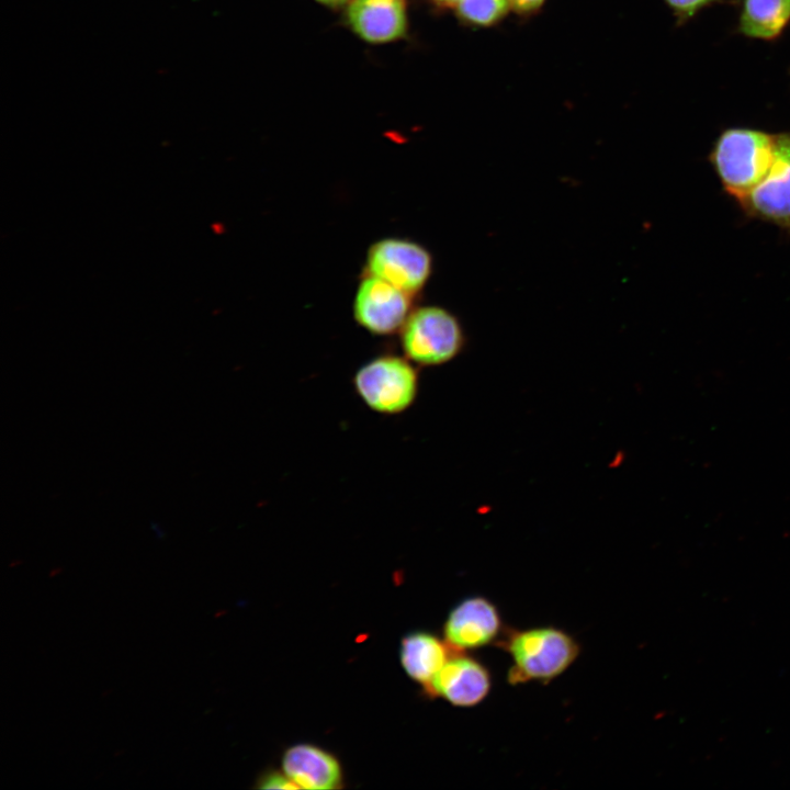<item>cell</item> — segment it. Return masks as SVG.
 <instances>
[{
    "mask_svg": "<svg viewBox=\"0 0 790 790\" xmlns=\"http://www.w3.org/2000/svg\"><path fill=\"white\" fill-rule=\"evenodd\" d=\"M511 659L510 685L546 684L566 672L580 653L578 642L556 627L507 629L497 642Z\"/></svg>",
    "mask_w": 790,
    "mask_h": 790,
    "instance_id": "6da1fadb",
    "label": "cell"
},
{
    "mask_svg": "<svg viewBox=\"0 0 790 790\" xmlns=\"http://www.w3.org/2000/svg\"><path fill=\"white\" fill-rule=\"evenodd\" d=\"M776 135L751 128H729L716 139L710 159L725 191L738 202L768 173Z\"/></svg>",
    "mask_w": 790,
    "mask_h": 790,
    "instance_id": "7a4b0ae2",
    "label": "cell"
},
{
    "mask_svg": "<svg viewBox=\"0 0 790 790\" xmlns=\"http://www.w3.org/2000/svg\"><path fill=\"white\" fill-rule=\"evenodd\" d=\"M353 387L373 411L396 415L416 400L418 371L405 356L382 354L361 365L353 375Z\"/></svg>",
    "mask_w": 790,
    "mask_h": 790,
    "instance_id": "3957f363",
    "label": "cell"
},
{
    "mask_svg": "<svg viewBox=\"0 0 790 790\" xmlns=\"http://www.w3.org/2000/svg\"><path fill=\"white\" fill-rule=\"evenodd\" d=\"M399 334L404 356L420 366L441 365L451 361L465 343L458 318L439 306L413 309Z\"/></svg>",
    "mask_w": 790,
    "mask_h": 790,
    "instance_id": "277c9868",
    "label": "cell"
},
{
    "mask_svg": "<svg viewBox=\"0 0 790 790\" xmlns=\"http://www.w3.org/2000/svg\"><path fill=\"white\" fill-rule=\"evenodd\" d=\"M366 269L368 274L414 295L429 280L432 258L425 247L415 241L383 238L369 248Z\"/></svg>",
    "mask_w": 790,
    "mask_h": 790,
    "instance_id": "5b68a950",
    "label": "cell"
},
{
    "mask_svg": "<svg viewBox=\"0 0 790 790\" xmlns=\"http://www.w3.org/2000/svg\"><path fill=\"white\" fill-rule=\"evenodd\" d=\"M411 294L368 274L353 301V316L369 332L387 336L399 331L411 313Z\"/></svg>",
    "mask_w": 790,
    "mask_h": 790,
    "instance_id": "8992f818",
    "label": "cell"
},
{
    "mask_svg": "<svg viewBox=\"0 0 790 790\" xmlns=\"http://www.w3.org/2000/svg\"><path fill=\"white\" fill-rule=\"evenodd\" d=\"M740 203L753 216L790 228V133L776 135L768 173Z\"/></svg>",
    "mask_w": 790,
    "mask_h": 790,
    "instance_id": "52a82bcc",
    "label": "cell"
},
{
    "mask_svg": "<svg viewBox=\"0 0 790 790\" xmlns=\"http://www.w3.org/2000/svg\"><path fill=\"white\" fill-rule=\"evenodd\" d=\"M504 631L498 608L483 596L469 597L459 602L450 611L443 627L447 644L458 652L497 643Z\"/></svg>",
    "mask_w": 790,
    "mask_h": 790,
    "instance_id": "ba28073f",
    "label": "cell"
},
{
    "mask_svg": "<svg viewBox=\"0 0 790 790\" xmlns=\"http://www.w3.org/2000/svg\"><path fill=\"white\" fill-rule=\"evenodd\" d=\"M490 688L492 676L487 667L465 654L450 656L428 686L430 693L462 708L481 703Z\"/></svg>",
    "mask_w": 790,
    "mask_h": 790,
    "instance_id": "9c48e42d",
    "label": "cell"
},
{
    "mask_svg": "<svg viewBox=\"0 0 790 790\" xmlns=\"http://www.w3.org/2000/svg\"><path fill=\"white\" fill-rule=\"evenodd\" d=\"M282 768L302 789L329 790L341 787L342 770L337 758L312 744L289 747L282 757Z\"/></svg>",
    "mask_w": 790,
    "mask_h": 790,
    "instance_id": "30bf717a",
    "label": "cell"
},
{
    "mask_svg": "<svg viewBox=\"0 0 790 790\" xmlns=\"http://www.w3.org/2000/svg\"><path fill=\"white\" fill-rule=\"evenodd\" d=\"M347 16L353 31L371 43L394 41L406 30L403 0H353Z\"/></svg>",
    "mask_w": 790,
    "mask_h": 790,
    "instance_id": "8fae6325",
    "label": "cell"
},
{
    "mask_svg": "<svg viewBox=\"0 0 790 790\" xmlns=\"http://www.w3.org/2000/svg\"><path fill=\"white\" fill-rule=\"evenodd\" d=\"M450 647L428 632L406 635L400 645V663L406 674L415 681L429 686L432 678L449 659Z\"/></svg>",
    "mask_w": 790,
    "mask_h": 790,
    "instance_id": "7c38bea8",
    "label": "cell"
},
{
    "mask_svg": "<svg viewBox=\"0 0 790 790\" xmlns=\"http://www.w3.org/2000/svg\"><path fill=\"white\" fill-rule=\"evenodd\" d=\"M790 20V0H744L741 32L747 36L771 40Z\"/></svg>",
    "mask_w": 790,
    "mask_h": 790,
    "instance_id": "4fadbf2b",
    "label": "cell"
},
{
    "mask_svg": "<svg viewBox=\"0 0 790 790\" xmlns=\"http://www.w3.org/2000/svg\"><path fill=\"white\" fill-rule=\"evenodd\" d=\"M509 0H461L459 15L466 22L486 26L503 18L508 10Z\"/></svg>",
    "mask_w": 790,
    "mask_h": 790,
    "instance_id": "5bb4252c",
    "label": "cell"
},
{
    "mask_svg": "<svg viewBox=\"0 0 790 790\" xmlns=\"http://www.w3.org/2000/svg\"><path fill=\"white\" fill-rule=\"evenodd\" d=\"M260 789H297V785L285 772L269 771L263 774L257 782Z\"/></svg>",
    "mask_w": 790,
    "mask_h": 790,
    "instance_id": "9a60e30c",
    "label": "cell"
},
{
    "mask_svg": "<svg viewBox=\"0 0 790 790\" xmlns=\"http://www.w3.org/2000/svg\"><path fill=\"white\" fill-rule=\"evenodd\" d=\"M673 9L685 14L692 15L700 8L707 5L711 0H665Z\"/></svg>",
    "mask_w": 790,
    "mask_h": 790,
    "instance_id": "2e32d148",
    "label": "cell"
},
{
    "mask_svg": "<svg viewBox=\"0 0 790 790\" xmlns=\"http://www.w3.org/2000/svg\"><path fill=\"white\" fill-rule=\"evenodd\" d=\"M544 0H509L514 9L519 12H529L538 9Z\"/></svg>",
    "mask_w": 790,
    "mask_h": 790,
    "instance_id": "e0dca14e",
    "label": "cell"
},
{
    "mask_svg": "<svg viewBox=\"0 0 790 790\" xmlns=\"http://www.w3.org/2000/svg\"><path fill=\"white\" fill-rule=\"evenodd\" d=\"M461 0H435V2L441 8H450L459 4Z\"/></svg>",
    "mask_w": 790,
    "mask_h": 790,
    "instance_id": "ac0fdd59",
    "label": "cell"
},
{
    "mask_svg": "<svg viewBox=\"0 0 790 790\" xmlns=\"http://www.w3.org/2000/svg\"><path fill=\"white\" fill-rule=\"evenodd\" d=\"M323 3L329 4V5H339L345 3L347 0H318Z\"/></svg>",
    "mask_w": 790,
    "mask_h": 790,
    "instance_id": "d6986e66",
    "label": "cell"
}]
</instances>
